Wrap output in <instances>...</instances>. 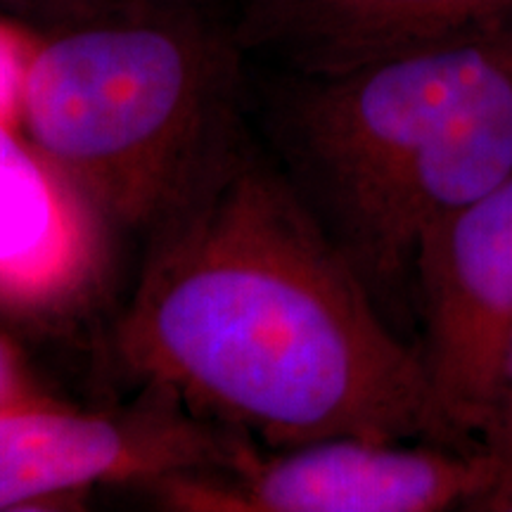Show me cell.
Listing matches in <instances>:
<instances>
[{"label": "cell", "instance_id": "277c9868", "mask_svg": "<svg viewBox=\"0 0 512 512\" xmlns=\"http://www.w3.org/2000/svg\"><path fill=\"white\" fill-rule=\"evenodd\" d=\"M413 302L441 439L482 448L512 339V174L422 233Z\"/></svg>", "mask_w": 512, "mask_h": 512}, {"label": "cell", "instance_id": "30bf717a", "mask_svg": "<svg viewBox=\"0 0 512 512\" xmlns=\"http://www.w3.org/2000/svg\"><path fill=\"white\" fill-rule=\"evenodd\" d=\"M482 448L489 453L498 470V479L494 484L496 489V486H501L508 482V479H512V339L508 347V356H505L501 394H498L496 413H494V420H491L489 430L484 434Z\"/></svg>", "mask_w": 512, "mask_h": 512}, {"label": "cell", "instance_id": "6da1fadb", "mask_svg": "<svg viewBox=\"0 0 512 512\" xmlns=\"http://www.w3.org/2000/svg\"><path fill=\"white\" fill-rule=\"evenodd\" d=\"M147 238L114 328L121 368L145 387L273 448L444 444L420 349L245 121Z\"/></svg>", "mask_w": 512, "mask_h": 512}, {"label": "cell", "instance_id": "8992f818", "mask_svg": "<svg viewBox=\"0 0 512 512\" xmlns=\"http://www.w3.org/2000/svg\"><path fill=\"white\" fill-rule=\"evenodd\" d=\"M496 479L484 448L330 437L152 491L166 508L195 512H444L475 510Z\"/></svg>", "mask_w": 512, "mask_h": 512}, {"label": "cell", "instance_id": "ba28073f", "mask_svg": "<svg viewBox=\"0 0 512 512\" xmlns=\"http://www.w3.org/2000/svg\"><path fill=\"white\" fill-rule=\"evenodd\" d=\"M105 228L24 128L0 117V309L72 311L105 266Z\"/></svg>", "mask_w": 512, "mask_h": 512}, {"label": "cell", "instance_id": "7a4b0ae2", "mask_svg": "<svg viewBox=\"0 0 512 512\" xmlns=\"http://www.w3.org/2000/svg\"><path fill=\"white\" fill-rule=\"evenodd\" d=\"M283 169L392 318L427 228L512 174V29L330 74L283 72Z\"/></svg>", "mask_w": 512, "mask_h": 512}, {"label": "cell", "instance_id": "3957f363", "mask_svg": "<svg viewBox=\"0 0 512 512\" xmlns=\"http://www.w3.org/2000/svg\"><path fill=\"white\" fill-rule=\"evenodd\" d=\"M242 55L202 0H98L36 29L22 128L105 226L147 233L242 121Z\"/></svg>", "mask_w": 512, "mask_h": 512}, {"label": "cell", "instance_id": "5b68a950", "mask_svg": "<svg viewBox=\"0 0 512 512\" xmlns=\"http://www.w3.org/2000/svg\"><path fill=\"white\" fill-rule=\"evenodd\" d=\"M249 434L204 418L157 387L133 406L83 413L55 401L0 406V510L31 508L98 484L155 486L178 475L238 470Z\"/></svg>", "mask_w": 512, "mask_h": 512}, {"label": "cell", "instance_id": "9c48e42d", "mask_svg": "<svg viewBox=\"0 0 512 512\" xmlns=\"http://www.w3.org/2000/svg\"><path fill=\"white\" fill-rule=\"evenodd\" d=\"M34 27L0 19V117L22 126V81L34 46Z\"/></svg>", "mask_w": 512, "mask_h": 512}, {"label": "cell", "instance_id": "7c38bea8", "mask_svg": "<svg viewBox=\"0 0 512 512\" xmlns=\"http://www.w3.org/2000/svg\"><path fill=\"white\" fill-rule=\"evenodd\" d=\"M475 512H512V479L486 494L477 503Z\"/></svg>", "mask_w": 512, "mask_h": 512}, {"label": "cell", "instance_id": "52a82bcc", "mask_svg": "<svg viewBox=\"0 0 512 512\" xmlns=\"http://www.w3.org/2000/svg\"><path fill=\"white\" fill-rule=\"evenodd\" d=\"M512 29V0H247L235 41L287 74H330Z\"/></svg>", "mask_w": 512, "mask_h": 512}, {"label": "cell", "instance_id": "8fae6325", "mask_svg": "<svg viewBox=\"0 0 512 512\" xmlns=\"http://www.w3.org/2000/svg\"><path fill=\"white\" fill-rule=\"evenodd\" d=\"M46 396L48 394L31 377L29 368L24 366L17 349L0 335V406L46 399Z\"/></svg>", "mask_w": 512, "mask_h": 512}]
</instances>
